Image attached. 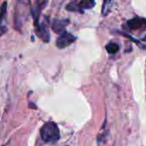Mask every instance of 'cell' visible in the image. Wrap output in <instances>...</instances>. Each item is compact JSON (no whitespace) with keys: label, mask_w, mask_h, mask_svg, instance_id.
I'll list each match as a JSON object with an SVG mask.
<instances>
[{"label":"cell","mask_w":146,"mask_h":146,"mask_svg":"<svg viewBox=\"0 0 146 146\" xmlns=\"http://www.w3.org/2000/svg\"><path fill=\"white\" fill-rule=\"evenodd\" d=\"M40 137L45 143H57L60 138V132L58 125L52 121L45 123L40 128Z\"/></svg>","instance_id":"obj_1"},{"label":"cell","mask_w":146,"mask_h":146,"mask_svg":"<svg viewBox=\"0 0 146 146\" xmlns=\"http://www.w3.org/2000/svg\"><path fill=\"white\" fill-rule=\"evenodd\" d=\"M76 40H77L76 36H74L72 34H70L65 30L63 33L59 34V35L56 40V46L58 48L63 49V48H65V47L69 46L70 45L73 44Z\"/></svg>","instance_id":"obj_2"},{"label":"cell","mask_w":146,"mask_h":146,"mask_svg":"<svg viewBox=\"0 0 146 146\" xmlns=\"http://www.w3.org/2000/svg\"><path fill=\"white\" fill-rule=\"evenodd\" d=\"M35 33L38 35L40 39H41L44 42H48L50 40V34L47 29V26L42 23H38L35 25Z\"/></svg>","instance_id":"obj_3"},{"label":"cell","mask_w":146,"mask_h":146,"mask_svg":"<svg viewBox=\"0 0 146 146\" xmlns=\"http://www.w3.org/2000/svg\"><path fill=\"white\" fill-rule=\"evenodd\" d=\"M69 19H55L52 24V30L57 34H61L65 31V28L69 25Z\"/></svg>","instance_id":"obj_4"},{"label":"cell","mask_w":146,"mask_h":146,"mask_svg":"<svg viewBox=\"0 0 146 146\" xmlns=\"http://www.w3.org/2000/svg\"><path fill=\"white\" fill-rule=\"evenodd\" d=\"M126 25L130 29H139L146 25V20L141 17H134L132 19L128 20Z\"/></svg>","instance_id":"obj_5"},{"label":"cell","mask_w":146,"mask_h":146,"mask_svg":"<svg viewBox=\"0 0 146 146\" xmlns=\"http://www.w3.org/2000/svg\"><path fill=\"white\" fill-rule=\"evenodd\" d=\"M66 11H71V12H79V13H84L83 9L81 8L79 3L77 2H72L66 5Z\"/></svg>","instance_id":"obj_6"},{"label":"cell","mask_w":146,"mask_h":146,"mask_svg":"<svg viewBox=\"0 0 146 146\" xmlns=\"http://www.w3.org/2000/svg\"><path fill=\"white\" fill-rule=\"evenodd\" d=\"M113 5V0H103V5L102 8V14L103 17L108 15Z\"/></svg>","instance_id":"obj_7"},{"label":"cell","mask_w":146,"mask_h":146,"mask_svg":"<svg viewBox=\"0 0 146 146\" xmlns=\"http://www.w3.org/2000/svg\"><path fill=\"white\" fill-rule=\"evenodd\" d=\"M119 49V46L117 43L110 42L106 46V50L109 54H115L116 52H118Z\"/></svg>","instance_id":"obj_8"},{"label":"cell","mask_w":146,"mask_h":146,"mask_svg":"<svg viewBox=\"0 0 146 146\" xmlns=\"http://www.w3.org/2000/svg\"><path fill=\"white\" fill-rule=\"evenodd\" d=\"M79 5L83 10L91 9L95 6L96 1L95 0H81V2H79Z\"/></svg>","instance_id":"obj_9"},{"label":"cell","mask_w":146,"mask_h":146,"mask_svg":"<svg viewBox=\"0 0 146 146\" xmlns=\"http://www.w3.org/2000/svg\"><path fill=\"white\" fill-rule=\"evenodd\" d=\"M6 8H7V3L5 2L1 6H0V23L3 21L4 19V17L5 15V12H6Z\"/></svg>","instance_id":"obj_10"},{"label":"cell","mask_w":146,"mask_h":146,"mask_svg":"<svg viewBox=\"0 0 146 146\" xmlns=\"http://www.w3.org/2000/svg\"><path fill=\"white\" fill-rule=\"evenodd\" d=\"M119 34H121L123 36H125V37H127L128 39H130L131 40H133L137 46H141V47H143V48H146V46H143L142 45V43L139 41V40H136V39H134L133 37H131V35H127V34H125V33H123V32H119Z\"/></svg>","instance_id":"obj_11"},{"label":"cell","mask_w":146,"mask_h":146,"mask_svg":"<svg viewBox=\"0 0 146 146\" xmlns=\"http://www.w3.org/2000/svg\"><path fill=\"white\" fill-rule=\"evenodd\" d=\"M6 32V28L3 27V26H0V36H1L3 34H5Z\"/></svg>","instance_id":"obj_12"},{"label":"cell","mask_w":146,"mask_h":146,"mask_svg":"<svg viewBox=\"0 0 146 146\" xmlns=\"http://www.w3.org/2000/svg\"><path fill=\"white\" fill-rule=\"evenodd\" d=\"M18 1H19L20 3H22V2L25 3V2H28V1H29V0H18Z\"/></svg>","instance_id":"obj_13"},{"label":"cell","mask_w":146,"mask_h":146,"mask_svg":"<svg viewBox=\"0 0 146 146\" xmlns=\"http://www.w3.org/2000/svg\"><path fill=\"white\" fill-rule=\"evenodd\" d=\"M142 40H143V41H146V35H145V36H144V37L142 39Z\"/></svg>","instance_id":"obj_14"}]
</instances>
